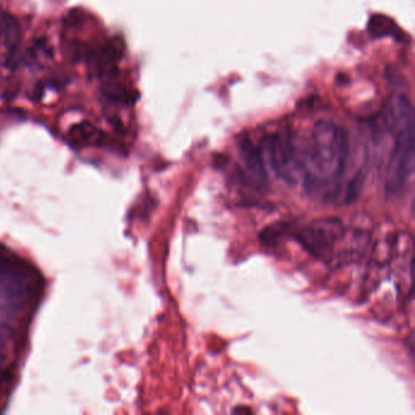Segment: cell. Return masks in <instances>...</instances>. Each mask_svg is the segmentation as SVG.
<instances>
[{
  "mask_svg": "<svg viewBox=\"0 0 415 415\" xmlns=\"http://www.w3.org/2000/svg\"><path fill=\"white\" fill-rule=\"evenodd\" d=\"M69 135L79 144H100L104 140V134L90 122L74 124L69 130Z\"/></svg>",
  "mask_w": 415,
  "mask_h": 415,
  "instance_id": "cell-7",
  "label": "cell"
},
{
  "mask_svg": "<svg viewBox=\"0 0 415 415\" xmlns=\"http://www.w3.org/2000/svg\"><path fill=\"white\" fill-rule=\"evenodd\" d=\"M398 32V27L390 17L385 15H374L369 22V33L373 37L380 38V37H387V35H393L396 37Z\"/></svg>",
  "mask_w": 415,
  "mask_h": 415,
  "instance_id": "cell-8",
  "label": "cell"
},
{
  "mask_svg": "<svg viewBox=\"0 0 415 415\" xmlns=\"http://www.w3.org/2000/svg\"><path fill=\"white\" fill-rule=\"evenodd\" d=\"M264 151L278 178L291 185L300 183L303 178L302 155L291 139L280 134L271 135L264 143Z\"/></svg>",
  "mask_w": 415,
  "mask_h": 415,
  "instance_id": "cell-3",
  "label": "cell"
},
{
  "mask_svg": "<svg viewBox=\"0 0 415 415\" xmlns=\"http://www.w3.org/2000/svg\"><path fill=\"white\" fill-rule=\"evenodd\" d=\"M340 229L339 222H319L311 227L303 229L298 235V240L311 251V253H321L328 248L332 240L337 237Z\"/></svg>",
  "mask_w": 415,
  "mask_h": 415,
  "instance_id": "cell-4",
  "label": "cell"
},
{
  "mask_svg": "<svg viewBox=\"0 0 415 415\" xmlns=\"http://www.w3.org/2000/svg\"><path fill=\"white\" fill-rule=\"evenodd\" d=\"M239 151L250 177L256 183H266L267 172L264 169V161L260 149L250 139L242 138L239 143Z\"/></svg>",
  "mask_w": 415,
  "mask_h": 415,
  "instance_id": "cell-5",
  "label": "cell"
},
{
  "mask_svg": "<svg viewBox=\"0 0 415 415\" xmlns=\"http://www.w3.org/2000/svg\"><path fill=\"white\" fill-rule=\"evenodd\" d=\"M21 30L17 21L6 11L0 10V44H4L9 50L19 48Z\"/></svg>",
  "mask_w": 415,
  "mask_h": 415,
  "instance_id": "cell-6",
  "label": "cell"
},
{
  "mask_svg": "<svg viewBox=\"0 0 415 415\" xmlns=\"http://www.w3.org/2000/svg\"><path fill=\"white\" fill-rule=\"evenodd\" d=\"M386 124L393 137V145L386 164L384 184L386 194L396 196L414 171V109L403 95L392 98L387 105Z\"/></svg>",
  "mask_w": 415,
  "mask_h": 415,
  "instance_id": "cell-2",
  "label": "cell"
},
{
  "mask_svg": "<svg viewBox=\"0 0 415 415\" xmlns=\"http://www.w3.org/2000/svg\"><path fill=\"white\" fill-rule=\"evenodd\" d=\"M348 155L347 135L331 121H318L306 150L302 153L303 178L308 190H318L337 182L346 167Z\"/></svg>",
  "mask_w": 415,
  "mask_h": 415,
  "instance_id": "cell-1",
  "label": "cell"
}]
</instances>
